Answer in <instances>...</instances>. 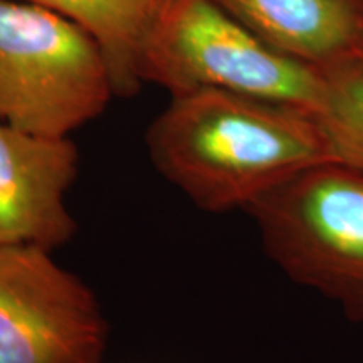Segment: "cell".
I'll return each instance as SVG.
<instances>
[{"instance_id":"obj_1","label":"cell","mask_w":363,"mask_h":363,"mask_svg":"<svg viewBox=\"0 0 363 363\" xmlns=\"http://www.w3.org/2000/svg\"><path fill=\"white\" fill-rule=\"evenodd\" d=\"M147 147L155 169L211 212L246 211L298 172L333 160L315 113L212 88L172 94Z\"/></svg>"},{"instance_id":"obj_2","label":"cell","mask_w":363,"mask_h":363,"mask_svg":"<svg viewBox=\"0 0 363 363\" xmlns=\"http://www.w3.org/2000/svg\"><path fill=\"white\" fill-rule=\"evenodd\" d=\"M246 211L266 254L289 279L363 321V169L337 160L316 163Z\"/></svg>"},{"instance_id":"obj_3","label":"cell","mask_w":363,"mask_h":363,"mask_svg":"<svg viewBox=\"0 0 363 363\" xmlns=\"http://www.w3.org/2000/svg\"><path fill=\"white\" fill-rule=\"evenodd\" d=\"M140 79L170 94L224 89L311 113L325 98L323 72L272 49L212 0H175L158 12Z\"/></svg>"},{"instance_id":"obj_4","label":"cell","mask_w":363,"mask_h":363,"mask_svg":"<svg viewBox=\"0 0 363 363\" xmlns=\"http://www.w3.org/2000/svg\"><path fill=\"white\" fill-rule=\"evenodd\" d=\"M116 96L106 59L88 33L26 0H0V120L69 136Z\"/></svg>"},{"instance_id":"obj_5","label":"cell","mask_w":363,"mask_h":363,"mask_svg":"<svg viewBox=\"0 0 363 363\" xmlns=\"http://www.w3.org/2000/svg\"><path fill=\"white\" fill-rule=\"evenodd\" d=\"M51 252L0 249V363H103L101 305Z\"/></svg>"},{"instance_id":"obj_6","label":"cell","mask_w":363,"mask_h":363,"mask_svg":"<svg viewBox=\"0 0 363 363\" xmlns=\"http://www.w3.org/2000/svg\"><path fill=\"white\" fill-rule=\"evenodd\" d=\"M78 167L69 136L35 135L0 120V249L52 251L74 235L66 195Z\"/></svg>"},{"instance_id":"obj_7","label":"cell","mask_w":363,"mask_h":363,"mask_svg":"<svg viewBox=\"0 0 363 363\" xmlns=\"http://www.w3.org/2000/svg\"><path fill=\"white\" fill-rule=\"evenodd\" d=\"M284 56L316 69L355 61L362 0H212Z\"/></svg>"},{"instance_id":"obj_8","label":"cell","mask_w":363,"mask_h":363,"mask_svg":"<svg viewBox=\"0 0 363 363\" xmlns=\"http://www.w3.org/2000/svg\"><path fill=\"white\" fill-rule=\"evenodd\" d=\"M66 17L99 45L116 96L142 86L140 57L158 17V0H26Z\"/></svg>"},{"instance_id":"obj_9","label":"cell","mask_w":363,"mask_h":363,"mask_svg":"<svg viewBox=\"0 0 363 363\" xmlns=\"http://www.w3.org/2000/svg\"><path fill=\"white\" fill-rule=\"evenodd\" d=\"M325 98L315 116L328 142L331 158L363 169V66L358 61L320 69Z\"/></svg>"},{"instance_id":"obj_10","label":"cell","mask_w":363,"mask_h":363,"mask_svg":"<svg viewBox=\"0 0 363 363\" xmlns=\"http://www.w3.org/2000/svg\"><path fill=\"white\" fill-rule=\"evenodd\" d=\"M355 61H358L363 66V0H362V34H360V43H358Z\"/></svg>"},{"instance_id":"obj_11","label":"cell","mask_w":363,"mask_h":363,"mask_svg":"<svg viewBox=\"0 0 363 363\" xmlns=\"http://www.w3.org/2000/svg\"><path fill=\"white\" fill-rule=\"evenodd\" d=\"M175 0H158V12L163 11L165 7H169L170 4H174Z\"/></svg>"}]
</instances>
